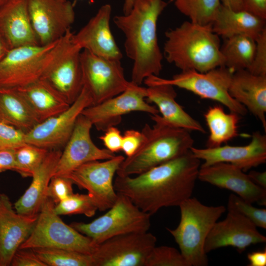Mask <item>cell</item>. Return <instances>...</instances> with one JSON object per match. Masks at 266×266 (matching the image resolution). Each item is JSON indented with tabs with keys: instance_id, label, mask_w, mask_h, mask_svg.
Instances as JSON below:
<instances>
[{
	"instance_id": "48",
	"label": "cell",
	"mask_w": 266,
	"mask_h": 266,
	"mask_svg": "<svg viewBox=\"0 0 266 266\" xmlns=\"http://www.w3.org/2000/svg\"><path fill=\"white\" fill-rule=\"evenodd\" d=\"M221 2L224 6L233 10L244 9L242 0H221Z\"/></svg>"
},
{
	"instance_id": "5",
	"label": "cell",
	"mask_w": 266,
	"mask_h": 266,
	"mask_svg": "<svg viewBox=\"0 0 266 266\" xmlns=\"http://www.w3.org/2000/svg\"><path fill=\"white\" fill-rule=\"evenodd\" d=\"M180 220L174 229L166 228L190 266L208 264L204 245L215 223L226 210L223 205L207 206L190 197L179 206Z\"/></svg>"
},
{
	"instance_id": "22",
	"label": "cell",
	"mask_w": 266,
	"mask_h": 266,
	"mask_svg": "<svg viewBox=\"0 0 266 266\" xmlns=\"http://www.w3.org/2000/svg\"><path fill=\"white\" fill-rule=\"evenodd\" d=\"M37 216L19 214L8 196L0 194V266H10L14 254L33 230Z\"/></svg>"
},
{
	"instance_id": "38",
	"label": "cell",
	"mask_w": 266,
	"mask_h": 266,
	"mask_svg": "<svg viewBox=\"0 0 266 266\" xmlns=\"http://www.w3.org/2000/svg\"><path fill=\"white\" fill-rule=\"evenodd\" d=\"M73 184L71 180L64 176H52L48 187L47 198L57 204L73 193Z\"/></svg>"
},
{
	"instance_id": "42",
	"label": "cell",
	"mask_w": 266,
	"mask_h": 266,
	"mask_svg": "<svg viewBox=\"0 0 266 266\" xmlns=\"http://www.w3.org/2000/svg\"><path fill=\"white\" fill-rule=\"evenodd\" d=\"M11 266H46L32 249L18 248L14 254Z\"/></svg>"
},
{
	"instance_id": "23",
	"label": "cell",
	"mask_w": 266,
	"mask_h": 266,
	"mask_svg": "<svg viewBox=\"0 0 266 266\" xmlns=\"http://www.w3.org/2000/svg\"><path fill=\"white\" fill-rule=\"evenodd\" d=\"M229 93L258 118L266 131V76L254 74L246 69L234 71Z\"/></svg>"
},
{
	"instance_id": "13",
	"label": "cell",
	"mask_w": 266,
	"mask_h": 266,
	"mask_svg": "<svg viewBox=\"0 0 266 266\" xmlns=\"http://www.w3.org/2000/svg\"><path fill=\"white\" fill-rule=\"evenodd\" d=\"M92 105V97L83 86L78 98L67 109L39 123L26 133V142L48 150H61L69 140L79 116Z\"/></svg>"
},
{
	"instance_id": "31",
	"label": "cell",
	"mask_w": 266,
	"mask_h": 266,
	"mask_svg": "<svg viewBox=\"0 0 266 266\" xmlns=\"http://www.w3.org/2000/svg\"><path fill=\"white\" fill-rule=\"evenodd\" d=\"M255 49V39L246 35H237L224 39L221 51L224 66L234 72L250 67Z\"/></svg>"
},
{
	"instance_id": "28",
	"label": "cell",
	"mask_w": 266,
	"mask_h": 266,
	"mask_svg": "<svg viewBox=\"0 0 266 266\" xmlns=\"http://www.w3.org/2000/svg\"><path fill=\"white\" fill-rule=\"evenodd\" d=\"M16 89L27 101L39 123L62 113L70 105L59 92L42 79Z\"/></svg>"
},
{
	"instance_id": "36",
	"label": "cell",
	"mask_w": 266,
	"mask_h": 266,
	"mask_svg": "<svg viewBox=\"0 0 266 266\" xmlns=\"http://www.w3.org/2000/svg\"><path fill=\"white\" fill-rule=\"evenodd\" d=\"M228 211L240 214L251 221L257 227L266 229V209L254 207L252 203L234 194L229 196Z\"/></svg>"
},
{
	"instance_id": "16",
	"label": "cell",
	"mask_w": 266,
	"mask_h": 266,
	"mask_svg": "<svg viewBox=\"0 0 266 266\" xmlns=\"http://www.w3.org/2000/svg\"><path fill=\"white\" fill-rule=\"evenodd\" d=\"M91 122L81 114L64 148L52 176L64 175L85 163L110 159L115 156L106 148H99L91 136Z\"/></svg>"
},
{
	"instance_id": "4",
	"label": "cell",
	"mask_w": 266,
	"mask_h": 266,
	"mask_svg": "<svg viewBox=\"0 0 266 266\" xmlns=\"http://www.w3.org/2000/svg\"><path fill=\"white\" fill-rule=\"evenodd\" d=\"M151 117L155 124H145L143 142L133 155L125 158L116 171L118 176L141 174L184 154L193 146L190 131L166 124L159 114Z\"/></svg>"
},
{
	"instance_id": "51",
	"label": "cell",
	"mask_w": 266,
	"mask_h": 266,
	"mask_svg": "<svg viewBox=\"0 0 266 266\" xmlns=\"http://www.w3.org/2000/svg\"><path fill=\"white\" fill-rule=\"evenodd\" d=\"M11 0H0V9Z\"/></svg>"
},
{
	"instance_id": "3",
	"label": "cell",
	"mask_w": 266,
	"mask_h": 266,
	"mask_svg": "<svg viewBox=\"0 0 266 266\" xmlns=\"http://www.w3.org/2000/svg\"><path fill=\"white\" fill-rule=\"evenodd\" d=\"M165 36L164 55L181 71L205 72L224 66L220 36L212 31L211 25L184 21L166 31Z\"/></svg>"
},
{
	"instance_id": "34",
	"label": "cell",
	"mask_w": 266,
	"mask_h": 266,
	"mask_svg": "<svg viewBox=\"0 0 266 266\" xmlns=\"http://www.w3.org/2000/svg\"><path fill=\"white\" fill-rule=\"evenodd\" d=\"M49 150L25 143L15 149V171L24 177H32Z\"/></svg>"
},
{
	"instance_id": "7",
	"label": "cell",
	"mask_w": 266,
	"mask_h": 266,
	"mask_svg": "<svg viewBox=\"0 0 266 266\" xmlns=\"http://www.w3.org/2000/svg\"><path fill=\"white\" fill-rule=\"evenodd\" d=\"M55 205L50 199H46L33 230L19 248H60L91 255L97 245L90 238L65 223L55 212Z\"/></svg>"
},
{
	"instance_id": "50",
	"label": "cell",
	"mask_w": 266,
	"mask_h": 266,
	"mask_svg": "<svg viewBox=\"0 0 266 266\" xmlns=\"http://www.w3.org/2000/svg\"><path fill=\"white\" fill-rule=\"evenodd\" d=\"M135 0H124L123 11V14L129 13L131 10Z\"/></svg>"
},
{
	"instance_id": "49",
	"label": "cell",
	"mask_w": 266,
	"mask_h": 266,
	"mask_svg": "<svg viewBox=\"0 0 266 266\" xmlns=\"http://www.w3.org/2000/svg\"><path fill=\"white\" fill-rule=\"evenodd\" d=\"M10 49L7 42L0 32V62Z\"/></svg>"
},
{
	"instance_id": "40",
	"label": "cell",
	"mask_w": 266,
	"mask_h": 266,
	"mask_svg": "<svg viewBox=\"0 0 266 266\" xmlns=\"http://www.w3.org/2000/svg\"><path fill=\"white\" fill-rule=\"evenodd\" d=\"M247 70L254 74L266 76V29L255 39L253 58Z\"/></svg>"
},
{
	"instance_id": "15",
	"label": "cell",
	"mask_w": 266,
	"mask_h": 266,
	"mask_svg": "<svg viewBox=\"0 0 266 266\" xmlns=\"http://www.w3.org/2000/svg\"><path fill=\"white\" fill-rule=\"evenodd\" d=\"M32 25L40 45L63 37L74 22L75 11L68 0H27Z\"/></svg>"
},
{
	"instance_id": "35",
	"label": "cell",
	"mask_w": 266,
	"mask_h": 266,
	"mask_svg": "<svg viewBox=\"0 0 266 266\" xmlns=\"http://www.w3.org/2000/svg\"><path fill=\"white\" fill-rule=\"evenodd\" d=\"M54 210L59 216L83 214L88 217H91L95 215L98 208L88 194L73 193L55 204Z\"/></svg>"
},
{
	"instance_id": "2",
	"label": "cell",
	"mask_w": 266,
	"mask_h": 266,
	"mask_svg": "<svg viewBox=\"0 0 266 266\" xmlns=\"http://www.w3.org/2000/svg\"><path fill=\"white\" fill-rule=\"evenodd\" d=\"M167 5L164 0H135L129 13L114 18L125 36V51L133 62L131 81L136 85H141L150 76H159L162 70L157 23Z\"/></svg>"
},
{
	"instance_id": "6",
	"label": "cell",
	"mask_w": 266,
	"mask_h": 266,
	"mask_svg": "<svg viewBox=\"0 0 266 266\" xmlns=\"http://www.w3.org/2000/svg\"><path fill=\"white\" fill-rule=\"evenodd\" d=\"M72 34L70 30L50 44L10 49L0 62V87L19 88L41 79L64 50Z\"/></svg>"
},
{
	"instance_id": "1",
	"label": "cell",
	"mask_w": 266,
	"mask_h": 266,
	"mask_svg": "<svg viewBox=\"0 0 266 266\" xmlns=\"http://www.w3.org/2000/svg\"><path fill=\"white\" fill-rule=\"evenodd\" d=\"M200 165L190 150L135 176L117 175L114 188L152 215L163 207L179 206L191 197Z\"/></svg>"
},
{
	"instance_id": "32",
	"label": "cell",
	"mask_w": 266,
	"mask_h": 266,
	"mask_svg": "<svg viewBox=\"0 0 266 266\" xmlns=\"http://www.w3.org/2000/svg\"><path fill=\"white\" fill-rule=\"evenodd\" d=\"M190 21L202 25H211L221 4V0H170Z\"/></svg>"
},
{
	"instance_id": "10",
	"label": "cell",
	"mask_w": 266,
	"mask_h": 266,
	"mask_svg": "<svg viewBox=\"0 0 266 266\" xmlns=\"http://www.w3.org/2000/svg\"><path fill=\"white\" fill-rule=\"evenodd\" d=\"M81 63L83 86L89 92L93 105L120 94L133 84L126 79L121 60L103 58L82 50Z\"/></svg>"
},
{
	"instance_id": "20",
	"label": "cell",
	"mask_w": 266,
	"mask_h": 266,
	"mask_svg": "<svg viewBox=\"0 0 266 266\" xmlns=\"http://www.w3.org/2000/svg\"><path fill=\"white\" fill-rule=\"evenodd\" d=\"M198 179L232 191L250 203L266 204V189L255 184L239 167L228 163L200 166Z\"/></svg>"
},
{
	"instance_id": "19",
	"label": "cell",
	"mask_w": 266,
	"mask_h": 266,
	"mask_svg": "<svg viewBox=\"0 0 266 266\" xmlns=\"http://www.w3.org/2000/svg\"><path fill=\"white\" fill-rule=\"evenodd\" d=\"M111 12L110 4L102 5L85 26L72 33L71 39L82 50L103 58L121 60L122 54L110 28Z\"/></svg>"
},
{
	"instance_id": "47",
	"label": "cell",
	"mask_w": 266,
	"mask_h": 266,
	"mask_svg": "<svg viewBox=\"0 0 266 266\" xmlns=\"http://www.w3.org/2000/svg\"><path fill=\"white\" fill-rule=\"evenodd\" d=\"M250 179L256 185L266 189V172L251 170L248 174Z\"/></svg>"
},
{
	"instance_id": "9",
	"label": "cell",
	"mask_w": 266,
	"mask_h": 266,
	"mask_svg": "<svg viewBox=\"0 0 266 266\" xmlns=\"http://www.w3.org/2000/svg\"><path fill=\"white\" fill-rule=\"evenodd\" d=\"M117 194L115 202L106 213L91 222H74L70 226L97 245L116 235L148 232L151 215L140 209L126 196Z\"/></svg>"
},
{
	"instance_id": "27",
	"label": "cell",
	"mask_w": 266,
	"mask_h": 266,
	"mask_svg": "<svg viewBox=\"0 0 266 266\" xmlns=\"http://www.w3.org/2000/svg\"><path fill=\"white\" fill-rule=\"evenodd\" d=\"M212 31L224 39L246 35L255 39L266 29V19L245 9L220 5L211 24Z\"/></svg>"
},
{
	"instance_id": "29",
	"label": "cell",
	"mask_w": 266,
	"mask_h": 266,
	"mask_svg": "<svg viewBox=\"0 0 266 266\" xmlns=\"http://www.w3.org/2000/svg\"><path fill=\"white\" fill-rule=\"evenodd\" d=\"M0 121L26 133L39 123L18 90L7 87H0Z\"/></svg>"
},
{
	"instance_id": "11",
	"label": "cell",
	"mask_w": 266,
	"mask_h": 266,
	"mask_svg": "<svg viewBox=\"0 0 266 266\" xmlns=\"http://www.w3.org/2000/svg\"><path fill=\"white\" fill-rule=\"evenodd\" d=\"M156 242L148 232L112 237L97 245L91 255L93 266H145Z\"/></svg>"
},
{
	"instance_id": "8",
	"label": "cell",
	"mask_w": 266,
	"mask_h": 266,
	"mask_svg": "<svg viewBox=\"0 0 266 266\" xmlns=\"http://www.w3.org/2000/svg\"><path fill=\"white\" fill-rule=\"evenodd\" d=\"M233 71L224 66L205 72L194 70L181 71L171 78L150 76L144 83L147 86L166 84L190 91L201 99L211 100L226 106L231 112L244 116L247 109L233 99L229 93V87Z\"/></svg>"
},
{
	"instance_id": "17",
	"label": "cell",
	"mask_w": 266,
	"mask_h": 266,
	"mask_svg": "<svg viewBox=\"0 0 266 266\" xmlns=\"http://www.w3.org/2000/svg\"><path fill=\"white\" fill-rule=\"evenodd\" d=\"M266 242V237L248 219L233 211L217 221L208 233L204 245L206 254L220 248L232 246L242 253L251 245Z\"/></svg>"
},
{
	"instance_id": "26",
	"label": "cell",
	"mask_w": 266,
	"mask_h": 266,
	"mask_svg": "<svg viewBox=\"0 0 266 266\" xmlns=\"http://www.w3.org/2000/svg\"><path fill=\"white\" fill-rule=\"evenodd\" d=\"M61 150H49L33 175L32 182L24 194L15 202L17 213L25 216L37 215L47 198L48 187L61 155Z\"/></svg>"
},
{
	"instance_id": "33",
	"label": "cell",
	"mask_w": 266,
	"mask_h": 266,
	"mask_svg": "<svg viewBox=\"0 0 266 266\" xmlns=\"http://www.w3.org/2000/svg\"><path fill=\"white\" fill-rule=\"evenodd\" d=\"M32 249L46 266H93L90 255L60 248Z\"/></svg>"
},
{
	"instance_id": "18",
	"label": "cell",
	"mask_w": 266,
	"mask_h": 266,
	"mask_svg": "<svg viewBox=\"0 0 266 266\" xmlns=\"http://www.w3.org/2000/svg\"><path fill=\"white\" fill-rule=\"evenodd\" d=\"M194 155L204 161L200 166L223 162L233 164L246 172L266 162V136L253 133L250 142L244 146L224 145L215 148L190 149Z\"/></svg>"
},
{
	"instance_id": "37",
	"label": "cell",
	"mask_w": 266,
	"mask_h": 266,
	"mask_svg": "<svg viewBox=\"0 0 266 266\" xmlns=\"http://www.w3.org/2000/svg\"><path fill=\"white\" fill-rule=\"evenodd\" d=\"M145 266H190L180 250L167 246H156L150 253Z\"/></svg>"
},
{
	"instance_id": "12",
	"label": "cell",
	"mask_w": 266,
	"mask_h": 266,
	"mask_svg": "<svg viewBox=\"0 0 266 266\" xmlns=\"http://www.w3.org/2000/svg\"><path fill=\"white\" fill-rule=\"evenodd\" d=\"M122 155L85 163L64 176L80 188L88 191L98 210L104 211L113 206L118 194L114 188V176L125 159Z\"/></svg>"
},
{
	"instance_id": "46",
	"label": "cell",
	"mask_w": 266,
	"mask_h": 266,
	"mask_svg": "<svg viewBox=\"0 0 266 266\" xmlns=\"http://www.w3.org/2000/svg\"><path fill=\"white\" fill-rule=\"evenodd\" d=\"M247 259L249 262L248 266H266V249L251 252L247 254Z\"/></svg>"
},
{
	"instance_id": "14",
	"label": "cell",
	"mask_w": 266,
	"mask_h": 266,
	"mask_svg": "<svg viewBox=\"0 0 266 266\" xmlns=\"http://www.w3.org/2000/svg\"><path fill=\"white\" fill-rule=\"evenodd\" d=\"M146 97V88L133 83L120 94L87 107L81 114L88 118L97 130L104 132L109 127L119 125L123 115L132 112H142L151 115L159 114L157 108L150 104Z\"/></svg>"
},
{
	"instance_id": "39",
	"label": "cell",
	"mask_w": 266,
	"mask_h": 266,
	"mask_svg": "<svg viewBox=\"0 0 266 266\" xmlns=\"http://www.w3.org/2000/svg\"><path fill=\"white\" fill-rule=\"evenodd\" d=\"M25 143V133L0 121V150L15 149Z\"/></svg>"
},
{
	"instance_id": "45",
	"label": "cell",
	"mask_w": 266,
	"mask_h": 266,
	"mask_svg": "<svg viewBox=\"0 0 266 266\" xmlns=\"http://www.w3.org/2000/svg\"><path fill=\"white\" fill-rule=\"evenodd\" d=\"M15 168V149L0 150V172Z\"/></svg>"
},
{
	"instance_id": "21",
	"label": "cell",
	"mask_w": 266,
	"mask_h": 266,
	"mask_svg": "<svg viewBox=\"0 0 266 266\" xmlns=\"http://www.w3.org/2000/svg\"><path fill=\"white\" fill-rule=\"evenodd\" d=\"M82 50L72 42L71 37L64 50L41 78L48 82L70 104L78 98L83 86Z\"/></svg>"
},
{
	"instance_id": "41",
	"label": "cell",
	"mask_w": 266,
	"mask_h": 266,
	"mask_svg": "<svg viewBox=\"0 0 266 266\" xmlns=\"http://www.w3.org/2000/svg\"><path fill=\"white\" fill-rule=\"evenodd\" d=\"M144 138L141 132L134 130H126L123 134L121 150L126 157L132 156L138 149Z\"/></svg>"
},
{
	"instance_id": "44",
	"label": "cell",
	"mask_w": 266,
	"mask_h": 266,
	"mask_svg": "<svg viewBox=\"0 0 266 266\" xmlns=\"http://www.w3.org/2000/svg\"><path fill=\"white\" fill-rule=\"evenodd\" d=\"M244 9L266 19V0H242Z\"/></svg>"
},
{
	"instance_id": "43",
	"label": "cell",
	"mask_w": 266,
	"mask_h": 266,
	"mask_svg": "<svg viewBox=\"0 0 266 266\" xmlns=\"http://www.w3.org/2000/svg\"><path fill=\"white\" fill-rule=\"evenodd\" d=\"M122 137L119 130L116 126H113L105 131L104 133L99 138L106 149L114 153L121 150Z\"/></svg>"
},
{
	"instance_id": "24",
	"label": "cell",
	"mask_w": 266,
	"mask_h": 266,
	"mask_svg": "<svg viewBox=\"0 0 266 266\" xmlns=\"http://www.w3.org/2000/svg\"><path fill=\"white\" fill-rule=\"evenodd\" d=\"M0 32L11 49L40 45L32 25L27 0H11L0 9Z\"/></svg>"
},
{
	"instance_id": "30",
	"label": "cell",
	"mask_w": 266,
	"mask_h": 266,
	"mask_svg": "<svg viewBox=\"0 0 266 266\" xmlns=\"http://www.w3.org/2000/svg\"><path fill=\"white\" fill-rule=\"evenodd\" d=\"M240 116L233 112L226 113L220 105L210 107L204 114L209 131L206 147H218L237 137Z\"/></svg>"
},
{
	"instance_id": "25",
	"label": "cell",
	"mask_w": 266,
	"mask_h": 266,
	"mask_svg": "<svg viewBox=\"0 0 266 266\" xmlns=\"http://www.w3.org/2000/svg\"><path fill=\"white\" fill-rule=\"evenodd\" d=\"M174 86L166 84L146 88V100L155 104L161 115L162 121L170 126L189 131L205 133L202 125L187 113L176 101L177 93Z\"/></svg>"
}]
</instances>
